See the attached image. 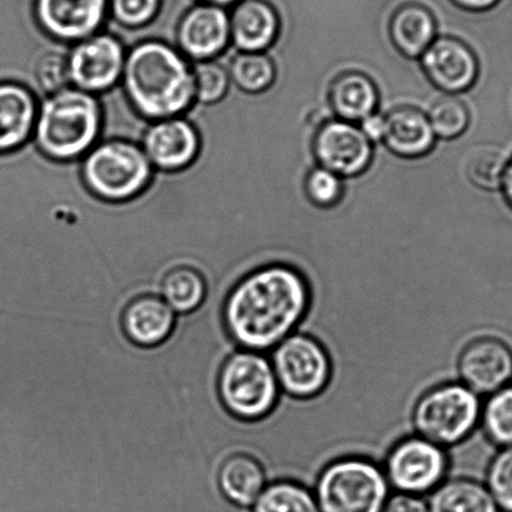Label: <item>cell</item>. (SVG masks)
Returning <instances> with one entry per match:
<instances>
[{"label": "cell", "mask_w": 512, "mask_h": 512, "mask_svg": "<svg viewBox=\"0 0 512 512\" xmlns=\"http://www.w3.org/2000/svg\"><path fill=\"white\" fill-rule=\"evenodd\" d=\"M303 193L317 210H333L344 201L345 180L317 166L307 172L303 180Z\"/></svg>", "instance_id": "4dcf8cb0"}, {"label": "cell", "mask_w": 512, "mask_h": 512, "mask_svg": "<svg viewBox=\"0 0 512 512\" xmlns=\"http://www.w3.org/2000/svg\"><path fill=\"white\" fill-rule=\"evenodd\" d=\"M230 26L238 52L266 53L282 32L280 14L267 0H240L230 9Z\"/></svg>", "instance_id": "d6986e66"}, {"label": "cell", "mask_w": 512, "mask_h": 512, "mask_svg": "<svg viewBox=\"0 0 512 512\" xmlns=\"http://www.w3.org/2000/svg\"><path fill=\"white\" fill-rule=\"evenodd\" d=\"M207 292L206 278L191 266L173 267L161 281L163 300L181 315H190L200 310L206 301Z\"/></svg>", "instance_id": "d4e9b609"}, {"label": "cell", "mask_w": 512, "mask_h": 512, "mask_svg": "<svg viewBox=\"0 0 512 512\" xmlns=\"http://www.w3.org/2000/svg\"><path fill=\"white\" fill-rule=\"evenodd\" d=\"M459 381L479 396H489L510 385L512 350L492 336L477 337L462 347L456 360Z\"/></svg>", "instance_id": "9a60e30c"}, {"label": "cell", "mask_w": 512, "mask_h": 512, "mask_svg": "<svg viewBox=\"0 0 512 512\" xmlns=\"http://www.w3.org/2000/svg\"><path fill=\"white\" fill-rule=\"evenodd\" d=\"M501 187L502 191H504L506 201L509 202V205L512 207V159L511 162L507 163Z\"/></svg>", "instance_id": "f35d334b"}, {"label": "cell", "mask_w": 512, "mask_h": 512, "mask_svg": "<svg viewBox=\"0 0 512 512\" xmlns=\"http://www.w3.org/2000/svg\"><path fill=\"white\" fill-rule=\"evenodd\" d=\"M420 59L425 77L447 96L469 91L479 77L475 52L457 37H437Z\"/></svg>", "instance_id": "2e32d148"}, {"label": "cell", "mask_w": 512, "mask_h": 512, "mask_svg": "<svg viewBox=\"0 0 512 512\" xmlns=\"http://www.w3.org/2000/svg\"><path fill=\"white\" fill-rule=\"evenodd\" d=\"M176 43L191 63L216 61L231 46L230 11L193 3L178 19Z\"/></svg>", "instance_id": "4fadbf2b"}, {"label": "cell", "mask_w": 512, "mask_h": 512, "mask_svg": "<svg viewBox=\"0 0 512 512\" xmlns=\"http://www.w3.org/2000/svg\"><path fill=\"white\" fill-rule=\"evenodd\" d=\"M327 99L337 119L359 124L379 111L380 92L367 74L347 71L333 78Z\"/></svg>", "instance_id": "7402d4cb"}, {"label": "cell", "mask_w": 512, "mask_h": 512, "mask_svg": "<svg viewBox=\"0 0 512 512\" xmlns=\"http://www.w3.org/2000/svg\"><path fill=\"white\" fill-rule=\"evenodd\" d=\"M439 33L434 13L419 3H406L392 12L387 22L392 47L407 59H420Z\"/></svg>", "instance_id": "44dd1931"}, {"label": "cell", "mask_w": 512, "mask_h": 512, "mask_svg": "<svg viewBox=\"0 0 512 512\" xmlns=\"http://www.w3.org/2000/svg\"><path fill=\"white\" fill-rule=\"evenodd\" d=\"M253 512H321L315 494L302 481L270 482L253 505Z\"/></svg>", "instance_id": "484cf974"}, {"label": "cell", "mask_w": 512, "mask_h": 512, "mask_svg": "<svg viewBox=\"0 0 512 512\" xmlns=\"http://www.w3.org/2000/svg\"><path fill=\"white\" fill-rule=\"evenodd\" d=\"M221 494L240 507L255 505L268 485L262 462L248 452H235L222 461L217 474Z\"/></svg>", "instance_id": "603a6c76"}, {"label": "cell", "mask_w": 512, "mask_h": 512, "mask_svg": "<svg viewBox=\"0 0 512 512\" xmlns=\"http://www.w3.org/2000/svg\"><path fill=\"white\" fill-rule=\"evenodd\" d=\"M427 118L436 138L447 142L464 136L471 122L466 104L461 99L447 94L432 104Z\"/></svg>", "instance_id": "f546056e"}, {"label": "cell", "mask_w": 512, "mask_h": 512, "mask_svg": "<svg viewBox=\"0 0 512 512\" xmlns=\"http://www.w3.org/2000/svg\"><path fill=\"white\" fill-rule=\"evenodd\" d=\"M382 142L400 159H422L434 151L437 138L427 114L415 107H397L386 114Z\"/></svg>", "instance_id": "ffe728a7"}, {"label": "cell", "mask_w": 512, "mask_h": 512, "mask_svg": "<svg viewBox=\"0 0 512 512\" xmlns=\"http://www.w3.org/2000/svg\"><path fill=\"white\" fill-rule=\"evenodd\" d=\"M485 479L499 510L512 512V446L497 452L487 466Z\"/></svg>", "instance_id": "836d02e7"}, {"label": "cell", "mask_w": 512, "mask_h": 512, "mask_svg": "<svg viewBox=\"0 0 512 512\" xmlns=\"http://www.w3.org/2000/svg\"><path fill=\"white\" fill-rule=\"evenodd\" d=\"M228 73L231 83L251 96L270 91L277 79L275 61L266 53L238 52Z\"/></svg>", "instance_id": "4316f807"}, {"label": "cell", "mask_w": 512, "mask_h": 512, "mask_svg": "<svg viewBox=\"0 0 512 512\" xmlns=\"http://www.w3.org/2000/svg\"><path fill=\"white\" fill-rule=\"evenodd\" d=\"M163 0H108V18L128 31H138L156 21Z\"/></svg>", "instance_id": "d6a6232c"}, {"label": "cell", "mask_w": 512, "mask_h": 512, "mask_svg": "<svg viewBox=\"0 0 512 512\" xmlns=\"http://www.w3.org/2000/svg\"><path fill=\"white\" fill-rule=\"evenodd\" d=\"M382 512H430L424 496L395 492L390 495Z\"/></svg>", "instance_id": "d590c367"}, {"label": "cell", "mask_w": 512, "mask_h": 512, "mask_svg": "<svg viewBox=\"0 0 512 512\" xmlns=\"http://www.w3.org/2000/svg\"><path fill=\"white\" fill-rule=\"evenodd\" d=\"M34 77L46 96L71 87L66 54L44 53L37 61Z\"/></svg>", "instance_id": "e575fe53"}, {"label": "cell", "mask_w": 512, "mask_h": 512, "mask_svg": "<svg viewBox=\"0 0 512 512\" xmlns=\"http://www.w3.org/2000/svg\"><path fill=\"white\" fill-rule=\"evenodd\" d=\"M217 391L223 409L246 424L266 420L282 399L270 357L248 350L233 352L223 362Z\"/></svg>", "instance_id": "8992f818"}, {"label": "cell", "mask_w": 512, "mask_h": 512, "mask_svg": "<svg viewBox=\"0 0 512 512\" xmlns=\"http://www.w3.org/2000/svg\"><path fill=\"white\" fill-rule=\"evenodd\" d=\"M103 123L99 98L71 86L39 102L33 141L49 161H81L99 142Z\"/></svg>", "instance_id": "3957f363"}, {"label": "cell", "mask_w": 512, "mask_h": 512, "mask_svg": "<svg viewBox=\"0 0 512 512\" xmlns=\"http://www.w3.org/2000/svg\"><path fill=\"white\" fill-rule=\"evenodd\" d=\"M313 494L321 512H382L391 487L379 462L347 455L322 467Z\"/></svg>", "instance_id": "5b68a950"}, {"label": "cell", "mask_w": 512, "mask_h": 512, "mask_svg": "<svg viewBox=\"0 0 512 512\" xmlns=\"http://www.w3.org/2000/svg\"><path fill=\"white\" fill-rule=\"evenodd\" d=\"M312 306L308 278L288 263L248 272L228 292L223 323L241 350L267 354L298 330Z\"/></svg>", "instance_id": "6da1fadb"}, {"label": "cell", "mask_w": 512, "mask_h": 512, "mask_svg": "<svg viewBox=\"0 0 512 512\" xmlns=\"http://www.w3.org/2000/svg\"><path fill=\"white\" fill-rule=\"evenodd\" d=\"M32 17L48 38L73 46L102 32L108 0H33Z\"/></svg>", "instance_id": "7c38bea8"}, {"label": "cell", "mask_w": 512, "mask_h": 512, "mask_svg": "<svg viewBox=\"0 0 512 512\" xmlns=\"http://www.w3.org/2000/svg\"><path fill=\"white\" fill-rule=\"evenodd\" d=\"M460 11L471 14L489 13L501 3V0H450Z\"/></svg>", "instance_id": "74e56055"}, {"label": "cell", "mask_w": 512, "mask_h": 512, "mask_svg": "<svg viewBox=\"0 0 512 512\" xmlns=\"http://www.w3.org/2000/svg\"><path fill=\"white\" fill-rule=\"evenodd\" d=\"M121 325L124 336L133 346L152 350L166 344L173 335L177 325L176 312L162 297L146 293L127 303Z\"/></svg>", "instance_id": "ac0fdd59"}, {"label": "cell", "mask_w": 512, "mask_h": 512, "mask_svg": "<svg viewBox=\"0 0 512 512\" xmlns=\"http://www.w3.org/2000/svg\"><path fill=\"white\" fill-rule=\"evenodd\" d=\"M312 154L318 167L352 180L369 171L375 148L359 124L333 118L322 122L313 134Z\"/></svg>", "instance_id": "8fae6325"}, {"label": "cell", "mask_w": 512, "mask_h": 512, "mask_svg": "<svg viewBox=\"0 0 512 512\" xmlns=\"http://www.w3.org/2000/svg\"><path fill=\"white\" fill-rule=\"evenodd\" d=\"M506 154L494 146L474 149L465 162V176L477 190H499L507 167Z\"/></svg>", "instance_id": "f1b7e54d"}, {"label": "cell", "mask_w": 512, "mask_h": 512, "mask_svg": "<svg viewBox=\"0 0 512 512\" xmlns=\"http://www.w3.org/2000/svg\"><path fill=\"white\" fill-rule=\"evenodd\" d=\"M152 167L164 173H178L193 166L202 149L201 133L186 117L151 122L141 141Z\"/></svg>", "instance_id": "5bb4252c"}, {"label": "cell", "mask_w": 512, "mask_h": 512, "mask_svg": "<svg viewBox=\"0 0 512 512\" xmlns=\"http://www.w3.org/2000/svg\"><path fill=\"white\" fill-rule=\"evenodd\" d=\"M81 162L84 187L97 200L113 205L143 195L153 180L154 168L141 144L128 139L99 141Z\"/></svg>", "instance_id": "277c9868"}, {"label": "cell", "mask_w": 512, "mask_h": 512, "mask_svg": "<svg viewBox=\"0 0 512 512\" xmlns=\"http://www.w3.org/2000/svg\"><path fill=\"white\" fill-rule=\"evenodd\" d=\"M126 57L121 39L108 32L73 44L67 54L71 86L97 97L111 91L121 84Z\"/></svg>", "instance_id": "30bf717a"}, {"label": "cell", "mask_w": 512, "mask_h": 512, "mask_svg": "<svg viewBox=\"0 0 512 512\" xmlns=\"http://www.w3.org/2000/svg\"><path fill=\"white\" fill-rule=\"evenodd\" d=\"M39 102L26 84L0 79V156H13L33 139Z\"/></svg>", "instance_id": "e0dca14e"}, {"label": "cell", "mask_w": 512, "mask_h": 512, "mask_svg": "<svg viewBox=\"0 0 512 512\" xmlns=\"http://www.w3.org/2000/svg\"><path fill=\"white\" fill-rule=\"evenodd\" d=\"M121 86L133 111L149 122L181 117L196 102L192 63L161 39L127 51Z\"/></svg>", "instance_id": "7a4b0ae2"}, {"label": "cell", "mask_w": 512, "mask_h": 512, "mask_svg": "<svg viewBox=\"0 0 512 512\" xmlns=\"http://www.w3.org/2000/svg\"><path fill=\"white\" fill-rule=\"evenodd\" d=\"M196 102L215 106L226 98L231 87L228 69L216 61L192 63Z\"/></svg>", "instance_id": "1f68e13d"}, {"label": "cell", "mask_w": 512, "mask_h": 512, "mask_svg": "<svg viewBox=\"0 0 512 512\" xmlns=\"http://www.w3.org/2000/svg\"><path fill=\"white\" fill-rule=\"evenodd\" d=\"M482 401L459 380L422 392L411 410L415 434L450 449L470 439L480 425Z\"/></svg>", "instance_id": "52a82bcc"}, {"label": "cell", "mask_w": 512, "mask_h": 512, "mask_svg": "<svg viewBox=\"0 0 512 512\" xmlns=\"http://www.w3.org/2000/svg\"><path fill=\"white\" fill-rule=\"evenodd\" d=\"M362 133L365 134L372 143H381L384 138L386 128V118L379 111L372 113L366 117L364 121L359 123Z\"/></svg>", "instance_id": "8d00e7d4"}, {"label": "cell", "mask_w": 512, "mask_h": 512, "mask_svg": "<svg viewBox=\"0 0 512 512\" xmlns=\"http://www.w3.org/2000/svg\"><path fill=\"white\" fill-rule=\"evenodd\" d=\"M480 424L492 444L512 446V385L494 392L482 402Z\"/></svg>", "instance_id": "83f0119b"}, {"label": "cell", "mask_w": 512, "mask_h": 512, "mask_svg": "<svg viewBox=\"0 0 512 512\" xmlns=\"http://www.w3.org/2000/svg\"><path fill=\"white\" fill-rule=\"evenodd\" d=\"M270 360L282 395L292 400L317 399L331 385L332 356L311 333L293 332L271 351Z\"/></svg>", "instance_id": "ba28073f"}, {"label": "cell", "mask_w": 512, "mask_h": 512, "mask_svg": "<svg viewBox=\"0 0 512 512\" xmlns=\"http://www.w3.org/2000/svg\"><path fill=\"white\" fill-rule=\"evenodd\" d=\"M430 512H500L490 491L471 477H447L429 494Z\"/></svg>", "instance_id": "cb8c5ba5"}, {"label": "cell", "mask_w": 512, "mask_h": 512, "mask_svg": "<svg viewBox=\"0 0 512 512\" xmlns=\"http://www.w3.org/2000/svg\"><path fill=\"white\" fill-rule=\"evenodd\" d=\"M238 2L240 0H193V3L210 4V6L225 8L228 11Z\"/></svg>", "instance_id": "ab89813d"}, {"label": "cell", "mask_w": 512, "mask_h": 512, "mask_svg": "<svg viewBox=\"0 0 512 512\" xmlns=\"http://www.w3.org/2000/svg\"><path fill=\"white\" fill-rule=\"evenodd\" d=\"M382 469L395 492L424 496L449 477L450 456L444 447L411 434L391 446Z\"/></svg>", "instance_id": "9c48e42d"}]
</instances>
